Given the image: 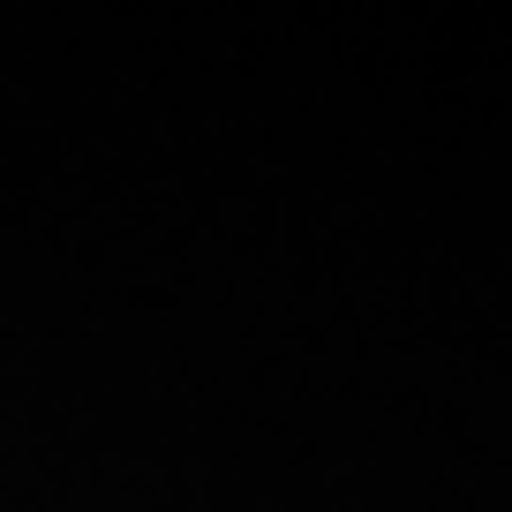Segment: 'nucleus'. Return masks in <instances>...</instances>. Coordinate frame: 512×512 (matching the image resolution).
I'll list each match as a JSON object with an SVG mask.
<instances>
[]
</instances>
